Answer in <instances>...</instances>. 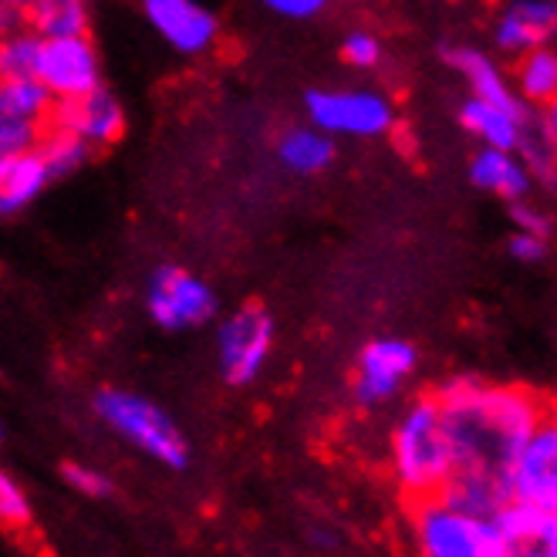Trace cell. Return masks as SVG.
Masks as SVG:
<instances>
[{
  "instance_id": "cell-2",
  "label": "cell",
  "mask_w": 557,
  "mask_h": 557,
  "mask_svg": "<svg viewBox=\"0 0 557 557\" xmlns=\"http://www.w3.org/2000/svg\"><path fill=\"white\" fill-rule=\"evenodd\" d=\"M392 467L412 500L440 497L453 473V449L436 396L416 399L392 433Z\"/></svg>"
},
{
  "instance_id": "cell-7",
  "label": "cell",
  "mask_w": 557,
  "mask_h": 557,
  "mask_svg": "<svg viewBox=\"0 0 557 557\" xmlns=\"http://www.w3.org/2000/svg\"><path fill=\"white\" fill-rule=\"evenodd\" d=\"M146 311L162 332H196L216 318L220 301L207 277L183 264H159L146 284Z\"/></svg>"
},
{
  "instance_id": "cell-10",
  "label": "cell",
  "mask_w": 557,
  "mask_h": 557,
  "mask_svg": "<svg viewBox=\"0 0 557 557\" xmlns=\"http://www.w3.org/2000/svg\"><path fill=\"white\" fill-rule=\"evenodd\" d=\"M419 366V351L406 338H372L355 362V399L362 406H382L396 399Z\"/></svg>"
},
{
  "instance_id": "cell-29",
  "label": "cell",
  "mask_w": 557,
  "mask_h": 557,
  "mask_svg": "<svg viewBox=\"0 0 557 557\" xmlns=\"http://www.w3.org/2000/svg\"><path fill=\"white\" fill-rule=\"evenodd\" d=\"M510 220H513V231H523V234H537V237H547L550 240V231H554V220L547 210H541L537 203L528 200H517L510 203Z\"/></svg>"
},
{
  "instance_id": "cell-14",
  "label": "cell",
  "mask_w": 557,
  "mask_h": 557,
  "mask_svg": "<svg viewBox=\"0 0 557 557\" xmlns=\"http://www.w3.org/2000/svg\"><path fill=\"white\" fill-rule=\"evenodd\" d=\"M507 557H557V510L507 500L494 517Z\"/></svg>"
},
{
  "instance_id": "cell-21",
  "label": "cell",
  "mask_w": 557,
  "mask_h": 557,
  "mask_svg": "<svg viewBox=\"0 0 557 557\" xmlns=\"http://www.w3.org/2000/svg\"><path fill=\"white\" fill-rule=\"evenodd\" d=\"M41 38H72L88 35L91 27V0H35L21 17Z\"/></svg>"
},
{
  "instance_id": "cell-31",
  "label": "cell",
  "mask_w": 557,
  "mask_h": 557,
  "mask_svg": "<svg viewBox=\"0 0 557 557\" xmlns=\"http://www.w3.org/2000/svg\"><path fill=\"white\" fill-rule=\"evenodd\" d=\"M260 4L284 21H314L332 8V0H260Z\"/></svg>"
},
{
  "instance_id": "cell-1",
  "label": "cell",
  "mask_w": 557,
  "mask_h": 557,
  "mask_svg": "<svg viewBox=\"0 0 557 557\" xmlns=\"http://www.w3.org/2000/svg\"><path fill=\"white\" fill-rule=\"evenodd\" d=\"M453 449V473L440 500L476 517H494L510 500L517 449L547 419L541 392L523 385H486L456 375L433 392Z\"/></svg>"
},
{
  "instance_id": "cell-6",
  "label": "cell",
  "mask_w": 557,
  "mask_h": 557,
  "mask_svg": "<svg viewBox=\"0 0 557 557\" xmlns=\"http://www.w3.org/2000/svg\"><path fill=\"white\" fill-rule=\"evenodd\" d=\"M277 342L274 314L264 305H240L216 324V362L231 385H250L271 362Z\"/></svg>"
},
{
  "instance_id": "cell-13",
  "label": "cell",
  "mask_w": 557,
  "mask_h": 557,
  "mask_svg": "<svg viewBox=\"0 0 557 557\" xmlns=\"http://www.w3.org/2000/svg\"><path fill=\"white\" fill-rule=\"evenodd\" d=\"M557 30V4L554 0H507L497 11L490 38L494 48L507 58H520L528 51L547 48Z\"/></svg>"
},
{
  "instance_id": "cell-12",
  "label": "cell",
  "mask_w": 557,
  "mask_h": 557,
  "mask_svg": "<svg viewBox=\"0 0 557 557\" xmlns=\"http://www.w3.org/2000/svg\"><path fill=\"white\" fill-rule=\"evenodd\" d=\"M48 125L61 128V133H72L88 149H109L125 136L128 119H125V106L119 102V95L109 91L106 85H98L88 95L69 98V102H54Z\"/></svg>"
},
{
  "instance_id": "cell-28",
  "label": "cell",
  "mask_w": 557,
  "mask_h": 557,
  "mask_svg": "<svg viewBox=\"0 0 557 557\" xmlns=\"http://www.w3.org/2000/svg\"><path fill=\"white\" fill-rule=\"evenodd\" d=\"M61 476H64V483H69L72 490H78L82 497L102 500V497L112 494V480H109L106 473H98V470L85 467V463H64Z\"/></svg>"
},
{
  "instance_id": "cell-27",
  "label": "cell",
  "mask_w": 557,
  "mask_h": 557,
  "mask_svg": "<svg viewBox=\"0 0 557 557\" xmlns=\"http://www.w3.org/2000/svg\"><path fill=\"white\" fill-rule=\"evenodd\" d=\"M45 125H30L17 119H0V156H21L38 149Z\"/></svg>"
},
{
  "instance_id": "cell-19",
  "label": "cell",
  "mask_w": 557,
  "mask_h": 557,
  "mask_svg": "<svg viewBox=\"0 0 557 557\" xmlns=\"http://www.w3.org/2000/svg\"><path fill=\"white\" fill-rule=\"evenodd\" d=\"M446 61L470 85V98H483V102H497V106H520V98L510 88V75L500 69V61L494 54L460 45V48H446Z\"/></svg>"
},
{
  "instance_id": "cell-5",
  "label": "cell",
  "mask_w": 557,
  "mask_h": 557,
  "mask_svg": "<svg viewBox=\"0 0 557 557\" xmlns=\"http://www.w3.org/2000/svg\"><path fill=\"white\" fill-rule=\"evenodd\" d=\"M416 541L422 557H507L494 520L456 510L440 497L416 500Z\"/></svg>"
},
{
  "instance_id": "cell-16",
  "label": "cell",
  "mask_w": 557,
  "mask_h": 557,
  "mask_svg": "<svg viewBox=\"0 0 557 557\" xmlns=\"http://www.w3.org/2000/svg\"><path fill=\"white\" fill-rule=\"evenodd\" d=\"M460 125L480 146L517 152L523 128H528V106H497L483 102V98H467L460 109Z\"/></svg>"
},
{
  "instance_id": "cell-30",
  "label": "cell",
  "mask_w": 557,
  "mask_h": 557,
  "mask_svg": "<svg viewBox=\"0 0 557 557\" xmlns=\"http://www.w3.org/2000/svg\"><path fill=\"white\" fill-rule=\"evenodd\" d=\"M507 253L517 260V264H541V260H547L550 253V240L547 237H537V234H523V231H513L510 240H507Z\"/></svg>"
},
{
  "instance_id": "cell-23",
  "label": "cell",
  "mask_w": 557,
  "mask_h": 557,
  "mask_svg": "<svg viewBox=\"0 0 557 557\" xmlns=\"http://www.w3.org/2000/svg\"><path fill=\"white\" fill-rule=\"evenodd\" d=\"M38 152L45 159V166L51 173V180H69L75 173H82L88 166V159L95 149H88L82 139H75L72 133H61V128H51L45 125L41 133V143H38Z\"/></svg>"
},
{
  "instance_id": "cell-25",
  "label": "cell",
  "mask_w": 557,
  "mask_h": 557,
  "mask_svg": "<svg viewBox=\"0 0 557 557\" xmlns=\"http://www.w3.org/2000/svg\"><path fill=\"white\" fill-rule=\"evenodd\" d=\"M342 58H345V64H351L355 72H375L385 61V45L375 30L355 27L342 38Z\"/></svg>"
},
{
  "instance_id": "cell-4",
  "label": "cell",
  "mask_w": 557,
  "mask_h": 557,
  "mask_svg": "<svg viewBox=\"0 0 557 557\" xmlns=\"http://www.w3.org/2000/svg\"><path fill=\"white\" fill-rule=\"evenodd\" d=\"M305 112L332 139H385L396 128V102L379 88H311Z\"/></svg>"
},
{
  "instance_id": "cell-20",
  "label": "cell",
  "mask_w": 557,
  "mask_h": 557,
  "mask_svg": "<svg viewBox=\"0 0 557 557\" xmlns=\"http://www.w3.org/2000/svg\"><path fill=\"white\" fill-rule=\"evenodd\" d=\"M513 61L517 64H513L510 88L520 98V106H528V109L554 106V98H557V54H554V48L547 45V48L520 54Z\"/></svg>"
},
{
  "instance_id": "cell-9",
  "label": "cell",
  "mask_w": 557,
  "mask_h": 557,
  "mask_svg": "<svg viewBox=\"0 0 557 557\" xmlns=\"http://www.w3.org/2000/svg\"><path fill=\"white\" fill-rule=\"evenodd\" d=\"M35 78L51 91L54 102H69V98L88 95L102 85V54L88 35L41 38Z\"/></svg>"
},
{
  "instance_id": "cell-15",
  "label": "cell",
  "mask_w": 557,
  "mask_h": 557,
  "mask_svg": "<svg viewBox=\"0 0 557 557\" xmlns=\"http://www.w3.org/2000/svg\"><path fill=\"white\" fill-rule=\"evenodd\" d=\"M470 183L497 200L517 203V200H528L534 193V176L528 170V162L520 159V152L513 149H490L480 146L476 156L470 159Z\"/></svg>"
},
{
  "instance_id": "cell-18",
  "label": "cell",
  "mask_w": 557,
  "mask_h": 557,
  "mask_svg": "<svg viewBox=\"0 0 557 557\" xmlns=\"http://www.w3.org/2000/svg\"><path fill=\"white\" fill-rule=\"evenodd\" d=\"M277 162L281 170L290 176H321L324 170H332L335 162V139L324 136L321 128L308 125H287L277 136Z\"/></svg>"
},
{
  "instance_id": "cell-3",
  "label": "cell",
  "mask_w": 557,
  "mask_h": 557,
  "mask_svg": "<svg viewBox=\"0 0 557 557\" xmlns=\"http://www.w3.org/2000/svg\"><path fill=\"white\" fill-rule=\"evenodd\" d=\"M95 416L102 419L115 436L125 443H133L146 456H152L156 463L183 470L189 467V446L180 433V425L173 422L170 412H162L156 403H149L139 392L128 388H98L95 392Z\"/></svg>"
},
{
  "instance_id": "cell-22",
  "label": "cell",
  "mask_w": 557,
  "mask_h": 557,
  "mask_svg": "<svg viewBox=\"0 0 557 557\" xmlns=\"http://www.w3.org/2000/svg\"><path fill=\"white\" fill-rule=\"evenodd\" d=\"M54 98L38 78H0V119L48 125Z\"/></svg>"
},
{
  "instance_id": "cell-32",
  "label": "cell",
  "mask_w": 557,
  "mask_h": 557,
  "mask_svg": "<svg viewBox=\"0 0 557 557\" xmlns=\"http://www.w3.org/2000/svg\"><path fill=\"white\" fill-rule=\"evenodd\" d=\"M4 4H8V11H11V14H14L17 21H21V17L27 14V8L35 4V0H4Z\"/></svg>"
},
{
  "instance_id": "cell-33",
  "label": "cell",
  "mask_w": 557,
  "mask_h": 557,
  "mask_svg": "<svg viewBox=\"0 0 557 557\" xmlns=\"http://www.w3.org/2000/svg\"><path fill=\"white\" fill-rule=\"evenodd\" d=\"M11 24H17V17L8 11V4H4V0H0V35H4V30L11 27Z\"/></svg>"
},
{
  "instance_id": "cell-34",
  "label": "cell",
  "mask_w": 557,
  "mask_h": 557,
  "mask_svg": "<svg viewBox=\"0 0 557 557\" xmlns=\"http://www.w3.org/2000/svg\"><path fill=\"white\" fill-rule=\"evenodd\" d=\"M0 440H4V425H0Z\"/></svg>"
},
{
  "instance_id": "cell-11",
  "label": "cell",
  "mask_w": 557,
  "mask_h": 557,
  "mask_svg": "<svg viewBox=\"0 0 557 557\" xmlns=\"http://www.w3.org/2000/svg\"><path fill=\"white\" fill-rule=\"evenodd\" d=\"M510 500L557 510V425L547 416L528 436L510 467Z\"/></svg>"
},
{
  "instance_id": "cell-26",
  "label": "cell",
  "mask_w": 557,
  "mask_h": 557,
  "mask_svg": "<svg viewBox=\"0 0 557 557\" xmlns=\"http://www.w3.org/2000/svg\"><path fill=\"white\" fill-rule=\"evenodd\" d=\"M0 528H11V531L30 528L27 494L17 486V480L8 470H0Z\"/></svg>"
},
{
  "instance_id": "cell-8",
  "label": "cell",
  "mask_w": 557,
  "mask_h": 557,
  "mask_svg": "<svg viewBox=\"0 0 557 557\" xmlns=\"http://www.w3.org/2000/svg\"><path fill=\"white\" fill-rule=\"evenodd\" d=\"M152 35L180 58H203L220 45L223 24L210 0H139Z\"/></svg>"
},
{
  "instance_id": "cell-24",
  "label": "cell",
  "mask_w": 557,
  "mask_h": 557,
  "mask_svg": "<svg viewBox=\"0 0 557 557\" xmlns=\"http://www.w3.org/2000/svg\"><path fill=\"white\" fill-rule=\"evenodd\" d=\"M41 35H35L27 24H11L0 35V78H35Z\"/></svg>"
},
{
  "instance_id": "cell-17",
  "label": "cell",
  "mask_w": 557,
  "mask_h": 557,
  "mask_svg": "<svg viewBox=\"0 0 557 557\" xmlns=\"http://www.w3.org/2000/svg\"><path fill=\"white\" fill-rule=\"evenodd\" d=\"M51 173L38 149L21 156H0V216H17L30 203L41 200V193L51 186Z\"/></svg>"
}]
</instances>
